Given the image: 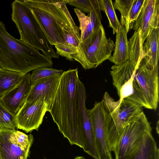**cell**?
I'll use <instances>...</instances> for the list:
<instances>
[{"mask_svg": "<svg viewBox=\"0 0 159 159\" xmlns=\"http://www.w3.org/2000/svg\"><path fill=\"white\" fill-rule=\"evenodd\" d=\"M115 44L110 38L107 39L102 24L95 39L84 52L85 61L84 69L95 68L104 61L109 60L114 51Z\"/></svg>", "mask_w": 159, "mask_h": 159, "instance_id": "8", "label": "cell"}, {"mask_svg": "<svg viewBox=\"0 0 159 159\" xmlns=\"http://www.w3.org/2000/svg\"><path fill=\"white\" fill-rule=\"evenodd\" d=\"M129 60L135 67L139 66L144 57L143 49V44L141 41L140 35L137 31H135L128 41Z\"/></svg>", "mask_w": 159, "mask_h": 159, "instance_id": "23", "label": "cell"}, {"mask_svg": "<svg viewBox=\"0 0 159 159\" xmlns=\"http://www.w3.org/2000/svg\"><path fill=\"white\" fill-rule=\"evenodd\" d=\"M95 150L98 159H113L107 143L105 128L103 110L100 102H96L88 110Z\"/></svg>", "mask_w": 159, "mask_h": 159, "instance_id": "11", "label": "cell"}, {"mask_svg": "<svg viewBox=\"0 0 159 159\" xmlns=\"http://www.w3.org/2000/svg\"><path fill=\"white\" fill-rule=\"evenodd\" d=\"M158 68L143 58L137 67L129 60L112 66L110 75L119 99L129 100L142 107L156 110L159 102Z\"/></svg>", "mask_w": 159, "mask_h": 159, "instance_id": "1", "label": "cell"}, {"mask_svg": "<svg viewBox=\"0 0 159 159\" xmlns=\"http://www.w3.org/2000/svg\"><path fill=\"white\" fill-rule=\"evenodd\" d=\"M11 19L19 31L20 39L41 50L49 58H58L48 39L30 7L23 0H16L11 4Z\"/></svg>", "mask_w": 159, "mask_h": 159, "instance_id": "6", "label": "cell"}, {"mask_svg": "<svg viewBox=\"0 0 159 159\" xmlns=\"http://www.w3.org/2000/svg\"><path fill=\"white\" fill-rule=\"evenodd\" d=\"M13 71L0 69V98L14 88L24 75Z\"/></svg>", "mask_w": 159, "mask_h": 159, "instance_id": "22", "label": "cell"}, {"mask_svg": "<svg viewBox=\"0 0 159 159\" xmlns=\"http://www.w3.org/2000/svg\"><path fill=\"white\" fill-rule=\"evenodd\" d=\"M152 132L150 123L143 111L133 117L124 128L118 146L116 159H132L145 136Z\"/></svg>", "mask_w": 159, "mask_h": 159, "instance_id": "7", "label": "cell"}, {"mask_svg": "<svg viewBox=\"0 0 159 159\" xmlns=\"http://www.w3.org/2000/svg\"><path fill=\"white\" fill-rule=\"evenodd\" d=\"M132 159H159V149L152 133L145 136Z\"/></svg>", "mask_w": 159, "mask_h": 159, "instance_id": "21", "label": "cell"}, {"mask_svg": "<svg viewBox=\"0 0 159 159\" xmlns=\"http://www.w3.org/2000/svg\"><path fill=\"white\" fill-rule=\"evenodd\" d=\"M100 9L106 14L109 21V26L112 29L113 34L116 33L120 25L116 14L111 0H98Z\"/></svg>", "mask_w": 159, "mask_h": 159, "instance_id": "24", "label": "cell"}, {"mask_svg": "<svg viewBox=\"0 0 159 159\" xmlns=\"http://www.w3.org/2000/svg\"><path fill=\"white\" fill-rule=\"evenodd\" d=\"M62 74L37 81L31 85L26 102H33L41 99L46 103L48 109L54 99Z\"/></svg>", "mask_w": 159, "mask_h": 159, "instance_id": "16", "label": "cell"}, {"mask_svg": "<svg viewBox=\"0 0 159 159\" xmlns=\"http://www.w3.org/2000/svg\"><path fill=\"white\" fill-rule=\"evenodd\" d=\"M47 111V104L41 99L26 102L16 115V128L27 133L38 130Z\"/></svg>", "mask_w": 159, "mask_h": 159, "instance_id": "10", "label": "cell"}, {"mask_svg": "<svg viewBox=\"0 0 159 159\" xmlns=\"http://www.w3.org/2000/svg\"><path fill=\"white\" fill-rule=\"evenodd\" d=\"M127 32L125 25L120 24L116 33L114 53L109 59L115 65H121L129 59V51Z\"/></svg>", "mask_w": 159, "mask_h": 159, "instance_id": "19", "label": "cell"}, {"mask_svg": "<svg viewBox=\"0 0 159 159\" xmlns=\"http://www.w3.org/2000/svg\"><path fill=\"white\" fill-rule=\"evenodd\" d=\"M92 2L93 8L87 15L78 9H74L80 23L79 28L81 31L80 45L83 52L94 41L98 29L102 24V17L98 0H92Z\"/></svg>", "mask_w": 159, "mask_h": 159, "instance_id": "9", "label": "cell"}, {"mask_svg": "<svg viewBox=\"0 0 159 159\" xmlns=\"http://www.w3.org/2000/svg\"><path fill=\"white\" fill-rule=\"evenodd\" d=\"M80 107L81 112V121L84 151L94 159H98L94 143L91 125L89 116L85 106L86 93L85 90L79 91Z\"/></svg>", "mask_w": 159, "mask_h": 159, "instance_id": "17", "label": "cell"}, {"mask_svg": "<svg viewBox=\"0 0 159 159\" xmlns=\"http://www.w3.org/2000/svg\"><path fill=\"white\" fill-rule=\"evenodd\" d=\"M67 4L75 7L84 13H89L93 8L92 0H68Z\"/></svg>", "mask_w": 159, "mask_h": 159, "instance_id": "27", "label": "cell"}, {"mask_svg": "<svg viewBox=\"0 0 159 159\" xmlns=\"http://www.w3.org/2000/svg\"><path fill=\"white\" fill-rule=\"evenodd\" d=\"M63 72L62 70H57L51 67H42L36 68L33 70L30 75L31 85L40 79L62 74Z\"/></svg>", "mask_w": 159, "mask_h": 159, "instance_id": "26", "label": "cell"}, {"mask_svg": "<svg viewBox=\"0 0 159 159\" xmlns=\"http://www.w3.org/2000/svg\"><path fill=\"white\" fill-rule=\"evenodd\" d=\"M143 44V59L154 66H158L159 56V27L154 29L150 33Z\"/></svg>", "mask_w": 159, "mask_h": 159, "instance_id": "20", "label": "cell"}, {"mask_svg": "<svg viewBox=\"0 0 159 159\" xmlns=\"http://www.w3.org/2000/svg\"><path fill=\"white\" fill-rule=\"evenodd\" d=\"M79 79L77 68L63 72L48 111L59 131L70 143L83 148L81 112L78 89Z\"/></svg>", "mask_w": 159, "mask_h": 159, "instance_id": "2", "label": "cell"}, {"mask_svg": "<svg viewBox=\"0 0 159 159\" xmlns=\"http://www.w3.org/2000/svg\"><path fill=\"white\" fill-rule=\"evenodd\" d=\"M23 1L31 8L52 46L64 42V31L79 29L66 5L68 0Z\"/></svg>", "mask_w": 159, "mask_h": 159, "instance_id": "4", "label": "cell"}, {"mask_svg": "<svg viewBox=\"0 0 159 159\" xmlns=\"http://www.w3.org/2000/svg\"><path fill=\"white\" fill-rule=\"evenodd\" d=\"M52 64V59L10 35L0 21V68L25 75L38 68L51 67Z\"/></svg>", "mask_w": 159, "mask_h": 159, "instance_id": "3", "label": "cell"}, {"mask_svg": "<svg viewBox=\"0 0 159 159\" xmlns=\"http://www.w3.org/2000/svg\"><path fill=\"white\" fill-rule=\"evenodd\" d=\"M30 75L29 73L24 75L14 88L0 98L4 107L15 115L26 102L29 95L31 87Z\"/></svg>", "mask_w": 159, "mask_h": 159, "instance_id": "14", "label": "cell"}, {"mask_svg": "<svg viewBox=\"0 0 159 159\" xmlns=\"http://www.w3.org/2000/svg\"></svg>", "mask_w": 159, "mask_h": 159, "instance_id": "29", "label": "cell"}, {"mask_svg": "<svg viewBox=\"0 0 159 159\" xmlns=\"http://www.w3.org/2000/svg\"><path fill=\"white\" fill-rule=\"evenodd\" d=\"M63 35L64 42L54 46L56 53L70 61H77L83 66L84 61L80 45L79 29L65 31Z\"/></svg>", "mask_w": 159, "mask_h": 159, "instance_id": "15", "label": "cell"}, {"mask_svg": "<svg viewBox=\"0 0 159 159\" xmlns=\"http://www.w3.org/2000/svg\"><path fill=\"white\" fill-rule=\"evenodd\" d=\"M159 0H145L132 27V29L139 33L143 44L150 32L159 27Z\"/></svg>", "mask_w": 159, "mask_h": 159, "instance_id": "12", "label": "cell"}, {"mask_svg": "<svg viewBox=\"0 0 159 159\" xmlns=\"http://www.w3.org/2000/svg\"></svg>", "mask_w": 159, "mask_h": 159, "instance_id": "30", "label": "cell"}, {"mask_svg": "<svg viewBox=\"0 0 159 159\" xmlns=\"http://www.w3.org/2000/svg\"><path fill=\"white\" fill-rule=\"evenodd\" d=\"M74 159H86L84 157L82 156H77Z\"/></svg>", "mask_w": 159, "mask_h": 159, "instance_id": "28", "label": "cell"}, {"mask_svg": "<svg viewBox=\"0 0 159 159\" xmlns=\"http://www.w3.org/2000/svg\"><path fill=\"white\" fill-rule=\"evenodd\" d=\"M15 129L0 127V159H27L31 145L21 146Z\"/></svg>", "mask_w": 159, "mask_h": 159, "instance_id": "13", "label": "cell"}, {"mask_svg": "<svg viewBox=\"0 0 159 159\" xmlns=\"http://www.w3.org/2000/svg\"><path fill=\"white\" fill-rule=\"evenodd\" d=\"M105 118V128L109 150L117 157L118 146L126 124L143 111L142 107L130 100L115 101L107 92L101 102Z\"/></svg>", "mask_w": 159, "mask_h": 159, "instance_id": "5", "label": "cell"}, {"mask_svg": "<svg viewBox=\"0 0 159 159\" xmlns=\"http://www.w3.org/2000/svg\"><path fill=\"white\" fill-rule=\"evenodd\" d=\"M145 0H116L113 2L115 10L120 13V24L125 25L127 32L132 29L143 7Z\"/></svg>", "mask_w": 159, "mask_h": 159, "instance_id": "18", "label": "cell"}, {"mask_svg": "<svg viewBox=\"0 0 159 159\" xmlns=\"http://www.w3.org/2000/svg\"><path fill=\"white\" fill-rule=\"evenodd\" d=\"M0 127L15 129L16 115L7 109L0 100Z\"/></svg>", "mask_w": 159, "mask_h": 159, "instance_id": "25", "label": "cell"}]
</instances>
